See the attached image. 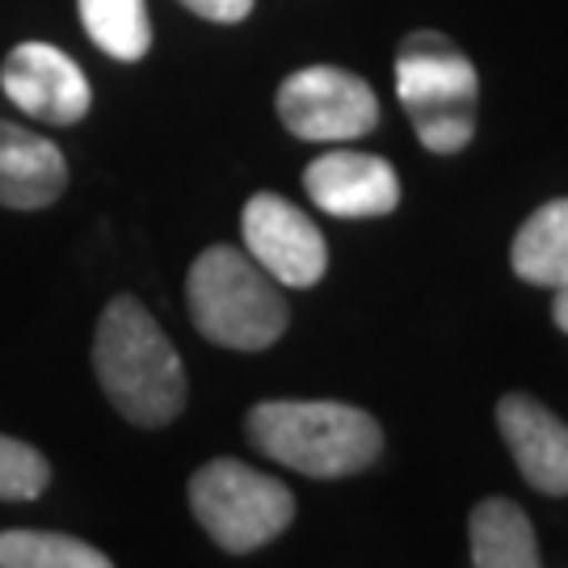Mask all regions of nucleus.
<instances>
[{
    "label": "nucleus",
    "mask_w": 568,
    "mask_h": 568,
    "mask_svg": "<svg viewBox=\"0 0 568 568\" xmlns=\"http://www.w3.org/2000/svg\"><path fill=\"white\" fill-rule=\"evenodd\" d=\"M185 304L206 342L241 354L270 349L291 325V307L278 283L232 244H211L199 253L185 278Z\"/></svg>",
    "instance_id": "obj_3"
},
{
    "label": "nucleus",
    "mask_w": 568,
    "mask_h": 568,
    "mask_svg": "<svg viewBox=\"0 0 568 568\" xmlns=\"http://www.w3.org/2000/svg\"><path fill=\"white\" fill-rule=\"evenodd\" d=\"M81 4L84 34L102 47L105 55L135 63L152 47V21L143 0H77Z\"/></svg>",
    "instance_id": "obj_14"
},
{
    "label": "nucleus",
    "mask_w": 568,
    "mask_h": 568,
    "mask_svg": "<svg viewBox=\"0 0 568 568\" xmlns=\"http://www.w3.org/2000/svg\"><path fill=\"white\" fill-rule=\"evenodd\" d=\"M244 253L278 286H316L328 270L325 232L283 194H253L241 215Z\"/></svg>",
    "instance_id": "obj_7"
},
{
    "label": "nucleus",
    "mask_w": 568,
    "mask_h": 568,
    "mask_svg": "<svg viewBox=\"0 0 568 568\" xmlns=\"http://www.w3.org/2000/svg\"><path fill=\"white\" fill-rule=\"evenodd\" d=\"M248 443L312 480H342L379 459V422L342 400H262L244 417Z\"/></svg>",
    "instance_id": "obj_2"
},
{
    "label": "nucleus",
    "mask_w": 568,
    "mask_h": 568,
    "mask_svg": "<svg viewBox=\"0 0 568 568\" xmlns=\"http://www.w3.org/2000/svg\"><path fill=\"white\" fill-rule=\"evenodd\" d=\"M551 321L560 333H568V283L556 286V295H551Z\"/></svg>",
    "instance_id": "obj_18"
},
{
    "label": "nucleus",
    "mask_w": 568,
    "mask_h": 568,
    "mask_svg": "<svg viewBox=\"0 0 568 568\" xmlns=\"http://www.w3.org/2000/svg\"><path fill=\"white\" fill-rule=\"evenodd\" d=\"M0 568H110V556L55 530H0Z\"/></svg>",
    "instance_id": "obj_15"
},
{
    "label": "nucleus",
    "mask_w": 568,
    "mask_h": 568,
    "mask_svg": "<svg viewBox=\"0 0 568 568\" xmlns=\"http://www.w3.org/2000/svg\"><path fill=\"white\" fill-rule=\"evenodd\" d=\"M509 265L523 283L544 291L568 283V199H551L530 211L509 244Z\"/></svg>",
    "instance_id": "obj_13"
},
{
    "label": "nucleus",
    "mask_w": 568,
    "mask_h": 568,
    "mask_svg": "<svg viewBox=\"0 0 568 568\" xmlns=\"http://www.w3.org/2000/svg\"><path fill=\"white\" fill-rule=\"evenodd\" d=\"M93 371L131 426L161 429L185 408V366L135 295H119L98 321Z\"/></svg>",
    "instance_id": "obj_1"
},
{
    "label": "nucleus",
    "mask_w": 568,
    "mask_h": 568,
    "mask_svg": "<svg viewBox=\"0 0 568 568\" xmlns=\"http://www.w3.org/2000/svg\"><path fill=\"white\" fill-rule=\"evenodd\" d=\"M278 119L295 140L307 143H349L379 126L375 89L333 63H312L291 72L278 84Z\"/></svg>",
    "instance_id": "obj_6"
},
{
    "label": "nucleus",
    "mask_w": 568,
    "mask_h": 568,
    "mask_svg": "<svg viewBox=\"0 0 568 568\" xmlns=\"http://www.w3.org/2000/svg\"><path fill=\"white\" fill-rule=\"evenodd\" d=\"M396 98L417 140L434 156H455L476 140L480 77L464 51L438 30H413L396 51Z\"/></svg>",
    "instance_id": "obj_4"
},
{
    "label": "nucleus",
    "mask_w": 568,
    "mask_h": 568,
    "mask_svg": "<svg viewBox=\"0 0 568 568\" xmlns=\"http://www.w3.org/2000/svg\"><path fill=\"white\" fill-rule=\"evenodd\" d=\"M182 4L190 13H199L206 21H224V26L244 21L253 13V0H182Z\"/></svg>",
    "instance_id": "obj_17"
},
{
    "label": "nucleus",
    "mask_w": 568,
    "mask_h": 568,
    "mask_svg": "<svg viewBox=\"0 0 568 568\" xmlns=\"http://www.w3.org/2000/svg\"><path fill=\"white\" fill-rule=\"evenodd\" d=\"M497 429L530 488L568 497V426L527 392H509L497 405Z\"/></svg>",
    "instance_id": "obj_10"
},
{
    "label": "nucleus",
    "mask_w": 568,
    "mask_h": 568,
    "mask_svg": "<svg viewBox=\"0 0 568 568\" xmlns=\"http://www.w3.org/2000/svg\"><path fill=\"white\" fill-rule=\"evenodd\" d=\"M51 485V464L30 443L0 434V501H34Z\"/></svg>",
    "instance_id": "obj_16"
},
{
    "label": "nucleus",
    "mask_w": 568,
    "mask_h": 568,
    "mask_svg": "<svg viewBox=\"0 0 568 568\" xmlns=\"http://www.w3.org/2000/svg\"><path fill=\"white\" fill-rule=\"evenodd\" d=\"M471 565L476 568H539V539L527 509L509 497H485L467 518Z\"/></svg>",
    "instance_id": "obj_12"
},
{
    "label": "nucleus",
    "mask_w": 568,
    "mask_h": 568,
    "mask_svg": "<svg viewBox=\"0 0 568 568\" xmlns=\"http://www.w3.org/2000/svg\"><path fill=\"white\" fill-rule=\"evenodd\" d=\"M0 89L18 110L51 126H72L93 105V89L84 81L81 63L51 42H18L4 55Z\"/></svg>",
    "instance_id": "obj_8"
},
{
    "label": "nucleus",
    "mask_w": 568,
    "mask_h": 568,
    "mask_svg": "<svg viewBox=\"0 0 568 568\" xmlns=\"http://www.w3.org/2000/svg\"><path fill=\"white\" fill-rule=\"evenodd\" d=\"M68 185L63 152L51 140L0 119V206L39 211L51 206Z\"/></svg>",
    "instance_id": "obj_11"
},
{
    "label": "nucleus",
    "mask_w": 568,
    "mask_h": 568,
    "mask_svg": "<svg viewBox=\"0 0 568 568\" xmlns=\"http://www.w3.org/2000/svg\"><path fill=\"white\" fill-rule=\"evenodd\" d=\"M307 199L337 220H379L400 206V178L384 156L325 152L304 169Z\"/></svg>",
    "instance_id": "obj_9"
},
{
    "label": "nucleus",
    "mask_w": 568,
    "mask_h": 568,
    "mask_svg": "<svg viewBox=\"0 0 568 568\" xmlns=\"http://www.w3.org/2000/svg\"><path fill=\"white\" fill-rule=\"evenodd\" d=\"M190 509L220 548L244 556L291 527L295 497L274 476L241 459H211L190 476Z\"/></svg>",
    "instance_id": "obj_5"
}]
</instances>
